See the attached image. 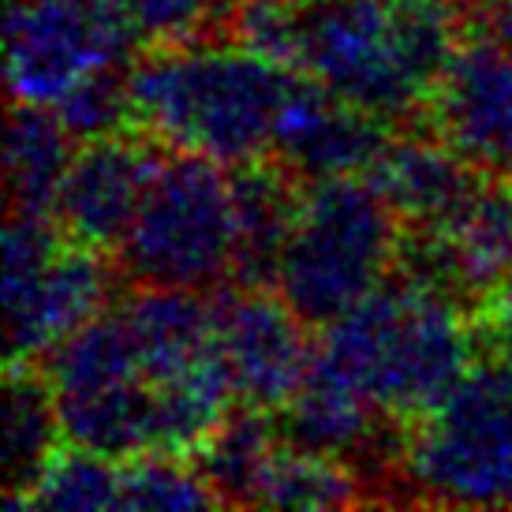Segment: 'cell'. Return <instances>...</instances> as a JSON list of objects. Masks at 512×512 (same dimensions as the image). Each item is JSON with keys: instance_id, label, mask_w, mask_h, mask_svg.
Segmentation results:
<instances>
[{"instance_id": "1", "label": "cell", "mask_w": 512, "mask_h": 512, "mask_svg": "<svg viewBox=\"0 0 512 512\" xmlns=\"http://www.w3.org/2000/svg\"><path fill=\"white\" fill-rule=\"evenodd\" d=\"M479 318L445 285L397 270L378 292L322 326L311 370L356 389L408 427L479 363Z\"/></svg>"}, {"instance_id": "2", "label": "cell", "mask_w": 512, "mask_h": 512, "mask_svg": "<svg viewBox=\"0 0 512 512\" xmlns=\"http://www.w3.org/2000/svg\"><path fill=\"white\" fill-rule=\"evenodd\" d=\"M456 0H296V72L404 124L453 60Z\"/></svg>"}, {"instance_id": "3", "label": "cell", "mask_w": 512, "mask_h": 512, "mask_svg": "<svg viewBox=\"0 0 512 512\" xmlns=\"http://www.w3.org/2000/svg\"><path fill=\"white\" fill-rule=\"evenodd\" d=\"M296 75L232 38L150 49L128 68L135 128L221 165L266 157Z\"/></svg>"}, {"instance_id": "4", "label": "cell", "mask_w": 512, "mask_h": 512, "mask_svg": "<svg viewBox=\"0 0 512 512\" xmlns=\"http://www.w3.org/2000/svg\"><path fill=\"white\" fill-rule=\"evenodd\" d=\"M400 255L404 221L370 176L303 180L273 288L307 326L322 329L378 292L400 270Z\"/></svg>"}, {"instance_id": "5", "label": "cell", "mask_w": 512, "mask_h": 512, "mask_svg": "<svg viewBox=\"0 0 512 512\" xmlns=\"http://www.w3.org/2000/svg\"><path fill=\"white\" fill-rule=\"evenodd\" d=\"M236 262L240 217L228 165L169 146L116 251L124 281L135 288L221 292L236 285Z\"/></svg>"}, {"instance_id": "6", "label": "cell", "mask_w": 512, "mask_h": 512, "mask_svg": "<svg viewBox=\"0 0 512 512\" xmlns=\"http://www.w3.org/2000/svg\"><path fill=\"white\" fill-rule=\"evenodd\" d=\"M400 486L427 505H512V367L475 363L430 412L400 430Z\"/></svg>"}, {"instance_id": "7", "label": "cell", "mask_w": 512, "mask_h": 512, "mask_svg": "<svg viewBox=\"0 0 512 512\" xmlns=\"http://www.w3.org/2000/svg\"><path fill=\"white\" fill-rule=\"evenodd\" d=\"M113 270L72 243L53 214L8 210L4 228V344L8 363H38L109 307Z\"/></svg>"}, {"instance_id": "8", "label": "cell", "mask_w": 512, "mask_h": 512, "mask_svg": "<svg viewBox=\"0 0 512 512\" xmlns=\"http://www.w3.org/2000/svg\"><path fill=\"white\" fill-rule=\"evenodd\" d=\"M139 45L116 0H8L12 101L57 105L94 72L131 68Z\"/></svg>"}, {"instance_id": "9", "label": "cell", "mask_w": 512, "mask_h": 512, "mask_svg": "<svg viewBox=\"0 0 512 512\" xmlns=\"http://www.w3.org/2000/svg\"><path fill=\"white\" fill-rule=\"evenodd\" d=\"M217 348L225 359L236 404L277 415L307 382L314 344L307 322L277 288L228 285L214 296Z\"/></svg>"}, {"instance_id": "10", "label": "cell", "mask_w": 512, "mask_h": 512, "mask_svg": "<svg viewBox=\"0 0 512 512\" xmlns=\"http://www.w3.org/2000/svg\"><path fill=\"white\" fill-rule=\"evenodd\" d=\"M430 128L486 176H512V45L460 38L427 105Z\"/></svg>"}, {"instance_id": "11", "label": "cell", "mask_w": 512, "mask_h": 512, "mask_svg": "<svg viewBox=\"0 0 512 512\" xmlns=\"http://www.w3.org/2000/svg\"><path fill=\"white\" fill-rule=\"evenodd\" d=\"M400 270L486 303L512 277V176H483L438 228L404 232Z\"/></svg>"}, {"instance_id": "12", "label": "cell", "mask_w": 512, "mask_h": 512, "mask_svg": "<svg viewBox=\"0 0 512 512\" xmlns=\"http://www.w3.org/2000/svg\"><path fill=\"white\" fill-rule=\"evenodd\" d=\"M161 157L165 143L139 128L79 143L53 202L60 232L90 251L116 255Z\"/></svg>"}, {"instance_id": "13", "label": "cell", "mask_w": 512, "mask_h": 512, "mask_svg": "<svg viewBox=\"0 0 512 512\" xmlns=\"http://www.w3.org/2000/svg\"><path fill=\"white\" fill-rule=\"evenodd\" d=\"M389 139L393 135L382 116L359 109L299 72L277 116L273 157L285 161L299 180L367 176Z\"/></svg>"}, {"instance_id": "14", "label": "cell", "mask_w": 512, "mask_h": 512, "mask_svg": "<svg viewBox=\"0 0 512 512\" xmlns=\"http://www.w3.org/2000/svg\"><path fill=\"white\" fill-rule=\"evenodd\" d=\"M389 423H397V419L378 412L356 389L322 378L314 370H307V382L299 385L296 397L277 412V430L285 441L337 456L356 471L359 464H367V468L389 464V453H385Z\"/></svg>"}, {"instance_id": "15", "label": "cell", "mask_w": 512, "mask_h": 512, "mask_svg": "<svg viewBox=\"0 0 512 512\" xmlns=\"http://www.w3.org/2000/svg\"><path fill=\"white\" fill-rule=\"evenodd\" d=\"M370 184L404 221V232H430L453 214L479 187L486 172L456 154L445 139H389L378 165L367 172Z\"/></svg>"}, {"instance_id": "16", "label": "cell", "mask_w": 512, "mask_h": 512, "mask_svg": "<svg viewBox=\"0 0 512 512\" xmlns=\"http://www.w3.org/2000/svg\"><path fill=\"white\" fill-rule=\"evenodd\" d=\"M232 191H236V217H240V262L236 285L273 288L277 262L285 251L288 228L296 221L303 180L273 154L251 157L228 165Z\"/></svg>"}, {"instance_id": "17", "label": "cell", "mask_w": 512, "mask_h": 512, "mask_svg": "<svg viewBox=\"0 0 512 512\" xmlns=\"http://www.w3.org/2000/svg\"><path fill=\"white\" fill-rule=\"evenodd\" d=\"M64 445L57 397L42 363H8L4 412H0V460H4V501L19 509L49 456Z\"/></svg>"}, {"instance_id": "18", "label": "cell", "mask_w": 512, "mask_h": 512, "mask_svg": "<svg viewBox=\"0 0 512 512\" xmlns=\"http://www.w3.org/2000/svg\"><path fill=\"white\" fill-rule=\"evenodd\" d=\"M79 150L75 135L64 128L53 105L12 101L8 113V154H4V180H8V210L23 214H53L57 191L72 169Z\"/></svg>"}, {"instance_id": "19", "label": "cell", "mask_w": 512, "mask_h": 512, "mask_svg": "<svg viewBox=\"0 0 512 512\" xmlns=\"http://www.w3.org/2000/svg\"><path fill=\"white\" fill-rule=\"evenodd\" d=\"M356 501H367V494L352 464L285 438L270 449L251 494V505L270 509H341Z\"/></svg>"}, {"instance_id": "20", "label": "cell", "mask_w": 512, "mask_h": 512, "mask_svg": "<svg viewBox=\"0 0 512 512\" xmlns=\"http://www.w3.org/2000/svg\"><path fill=\"white\" fill-rule=\"evenodd\" d=\"M277 441H281V430L270 412L236 404L221 419V427L191 453V460L202 471V479L214 486L221 505H251L258 471Z\"/></svg>"}, {"instance_id": "21", "label": "cell", "mask_w": 512, "mask_h": 512, "mask_svg": "<svg viewBox=\"0 0 512 512\" xmlns=\"http://www.w3.org/2000/svg\"><path fill=\"white\" fill-rule=\"evenodd\" d=\"M120 501H124V464L86 445L64 441L34 479L27 498L19 501V509L98 512L120 509Z\"/></svg>"}, {"instance_id": "22", "label": "cell", "mask_w": 512, "mask_h": 512, "mask_svg": "<svg viewBox=\"0 0 512 512\" xmlns=\"http://www.w3.org/2000/svg\"><path fill=\"white\" fill-rule=\"evenodd\" d=\"M221 505L214 486L202 479L184 453H143L124 460V501L120 509H206Z\"/></svg>"}, {"instance_id": "23", "label": "cell", "mask_w": 512, "mask_h": 512, "mask_svg": "<svg viewBox=\"0 0 512 512\" xmlns=\"http://www.w3.org/2000/svg\"><path fill=\"white\" fill-rule=\"evenodd\" d=\"M53 109L64 120V128L75 135V143H94L105 135L131 131L135 128V113H131L128 94V68L94 72L90 79L72 86Z\"/></svg>"}, {"instance_id": "24", "label": "cell", "mask_w": 512, "mask_h": 512, "mask_svg": "<svg viewBox=\"0 0 512 512\" xmlns=\"http://www.w3.org/2000/svg\"><path fill=\"white\" fill-rule=\"evenodd\" d=\"M139 42L150 49L202 42L206 30L225 27L232 0H116Z\"/></svg>"}, {"instance_id": "25", "label": "cell", "mask_w": 512, "mask_h": 512, "mask_svg": "<svg viewBox=\"0 0 512 512\" xmlns=\"http://www.w3.org/2000/svg\"><path fill=\"white\" fill-rule=\"evenodd\" d=\"M479 333L490 344V352L512 367V277L483 303V318H479Z\"/></svg>"}, {"instance_id": "26", "label": "cell", "mask_w": 512, "mask_h": 512, "mask_svg": "<svg viewBox=\"0 0 512 512\" xmlns=\"http://www.w3.org/2000/svg\"><path fill=\"white\" fill-rule=\"evenodd\" d=\"M456 4H483V8H486V4H490V0H456Z\"/></svg>"}]
</instances>
